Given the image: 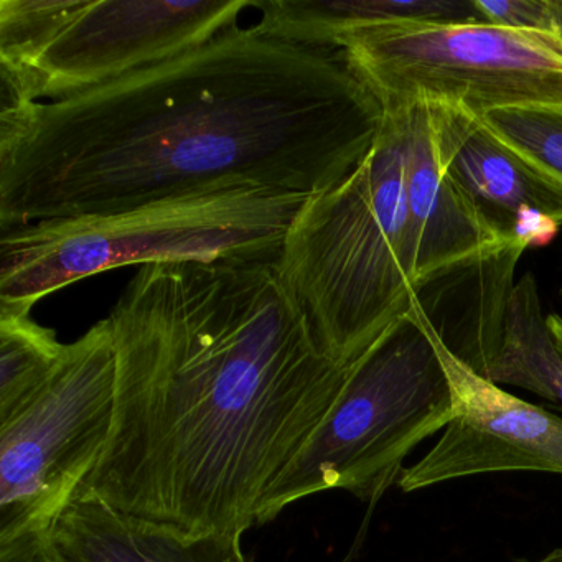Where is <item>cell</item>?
I'll return each mask as SVG.
<instances>
[{
  "instance_id": "cell-14",
  "label": "cell",
  "mask_w": 562,
  "mask_h": 562,
  "mask_svg": "<svg viewBox=\"0 0 562 562\" xmlns=\"http://www.w3.org/2000/svg\"><path fill=\"white\" fill-rule=\"evenodd\" d=\"M252 8L266 34L314 45L376 22H482L473 0H252Z\"/></svg>"
},
{
  "instance_id": "cell-3",
  "label": "cell",
  "mask_w": 562,
  "mask_h": 562,
  "mask_svg": "<svg viewBox=\"0 0 562 562\" xmlns=\"http://www.w3.org/2000/svg\"><path fill=\"white\" fill-rule=\"evenodd\" d=\"M279 268L318 344L341 364L357 361L411 311L406 156L397 111H386L361 166L308 200L285 238Z\"/></svg>"
},
{
  "instance_id": "cell-21",
  "label": "cell",
  "mask_w": 562,
  "mask_h": 562,
  "mask_svg": "<svg viewBox=\"0 0 562 562\" xmlns=\"http://www.w3.org/2000/svg\"><path fill=\"white\" fill-rule=\"evenodd\" d=\"M552 22H554L555 37L562 44V0H549Z\"/></svg>"
},
{
  "instance_id": "cell-11",
  "label": "cell",
  "mask_w": 562,
  "mask_h": 562,
  "mask_svg": "<svg viewBox=\"0 0 562 562\" xmlns=\"http://www.w3.org/2000/svg\"><path fill=\"white\" fill-rule=\"evenodd\" d=\"M401 114L406 156L407 259L411 288L512 243L449 176L432 111L414 104Z\"/></svg>"
},
{
  "instance_id": "cell-18",
  "label": "cell",
  "mask_w": 562,
  "mask_h": 562,
  "mask_svg": "<svg viewBox=\"0 0 562 562\" xmlns=\"http://www.w3.org/2000/svg\"><path fill=\"white\" fill-rule=\"evenodd\" d=\"M479 120L496 139L562 183V111H495Z\"/></svg>"
},
{
  "instance_id": "cell-7",
  "label": "cell",
  "mask_w": 562,
  "mask_h": 562,
  "mask_svg": "<svg viewBox=\"0 0 562 562\" xmlns=\"http://www.w3.org/2000/svg\"><path fill=\"white\" fill-rule=\"evenodd\" d=\"M116 409L110 318L67 345L57 370L0 423V541L50 531L100 462Z\"/></svg>"
},
{
  "instance_id": "cell-15",
  "label": "cell",
  "mask_w": 562,
  "mask_h": 562,
  "mask_svg": "<svg viewBox=\"0 0 562 562\" xmlns=\"http://www.w3.org/2000/svg\"><path fill=\"white\" fill-rule=\"evenodd\" d=\"M475 373L562 407V353L542 312L538 282L529 272L516 282L502 338Z\"/></svg>"
},
{
  "instance_id": "cell-4",
  "label": "cell",
  "mask_w": 562,
  "mask_h": 562,
  "mask_svg": "<svg viewBox=\"0 0 562 562\" xmlns=\"http://www.w3.org/2000/svg\"><path fill=\"white\" fill-rule=\"evenodd\" d=\"M311 199L225 190L9 229L0 233V305L31 312L45 295L123 266L281 252Z\"/></svg>"
},
{
  "instance_id": "cell-8",
  "label": "cell",
  "mask_w": 562,
  "mask_h": 562,
  "mask_svg": "<svg viewBox=\"0 0 562 562\" xmlns=\"http://www.w3.org/2000/svg\"><path fill=\"white\" fill-rule=\"evenodd\" d=\"M252 0H81L24 67L0 71L2 101H55L209 44Z\"/></svg>"
},
{
  "instance_id": "cell-9",
  "label": "cell",
  "mask_w": 562,
  "mask_h": 562,
  "mask_svg": "<svg viewBox=\"0 0 562 562\" xmlns=\"http://www.w3.org/2000/svg\"><path fill=\"white\" fill-rule=\"evenodd\" d=\"M419 312L452 387V419L436 446L404 470L397 486L416 492L496 472L562 475V419L476 374L440 340Z\"/></svg>"
},
{
  "instance_id": "cell-19",
  "label": "cell",
  "mask_w": 562,
  "mask_h": 562,
  "mask_svg": "<svg viewBox=\"0 0 562 562\" xmlns=\"http://www.w3.org/2000/svg\"><path fill=\"white\" fill-rule=\"evenodd\" d=\"M485 24L528 34L554 35L549 0H473Z\"/></svg>"
},
{
  "instance_id": "cell-5",
  "label": "cell",
  "mask_w": 562,
  "mask_h": 562,
  "mask_svg": "<svg viewBox=\"0 0 562 562\" xmlns=\"http://www.w3.org/2000/svg\"><path fill=\"white\" fill-rule=\"evenodd\" d=\"M452 413L449 378L413 305L351 363L330 413L266 493L256 525L327 490L373 505L400 482L413 449L446 429Z\"/></svg>"
},
{
  "instance_id": "cell-13",
  "label": "cell",
  "mask_w": 562,
  "mask_h": 562,
  "mask_svg": "<svg viewBox=\"0 0 562 562\" xmlns=\"http://www.w3.org/2000/svg\"><path fill=\"white\" fill-rule=\"evenodd\" d=\"M52 535L71 562H249L243 536H187L93 499H74Z\"/></svg>"
},
{
  "instance_id": "cell-23",
  "label": "cell",
  "mask_w": 562,
  "mask_h": 562,
  "mask_svg": "<svg viewBox=\"0 0 562 562\" xmlns=\"http://www.w3.org/2000/svg\"><path fill=\"white\" fill-rule=\"evenodd\" d=\"M519 562H562V548L554 549V551L548 552V554L541 555V558L532 559V561L522 559Z\"/></svg>"
},
{
  "instance_id": "cell-22",
  "label": "cell",
  "mask_w": 562,
  "mask_h": 562,
  "mask_svg": "<svg viewBox=\"0 0 562 562\" xmlns=\"http://www.w3.org/2000/svg\"><path fill=\"white\" fill-rule=\"evenodd\" d=\"M549 330H551L552 337H554L555 344H558L559 350L562 353V317L559 315H548Z\"/></svg>"
},
{
  "instance_id": "cell-10",
  "label": "cell",
  "mask_w": 562,
  "mask_h": 562,
  "mask_svg": "<svg viewBox=\"0 0 562 562\" xmlns=\"http://www.w3.org/2000/svg\"><path fill=\"white\" fill-rule=\"evenodd\" d=\"M427 106L447 172L463 192L506 235L528 248L548 245L562 226V183L496 139L479 117Z\"/></svg>"
},
{
  "instance_id": "cell-2",
  "label": "cell",
  "mask_w": 562,
  "mask_h": 562,
  "mask_svg": "<svg viewBox=\"0 0 562 562\" xmlns=\"http://www.w3.org/2000/svg\"><path fill=\"white\" fill-rule=\"evenodd\" d=\"M386 110L335 45L232 27L55 101H0V232L236 189L317 196Z\"/></svg>"
},
{
  "instance_id": "cell-6",
  "label": "cell",
  "mask_w": 562,
  "mask_h": 562,
  "mask_svg": "<svg viewBox=\"0 0 562 562\" xmlns=\"http://www.w3.org/2000/svg\"><path fill=\"white\" fill-rule=\"evenodd\" d=\"M331 45L347 52L386 111H562V44L554 35L485 22H376L347 29Z\"/></svg>"
},
{
  "instance_id": "cell-20",
  "label": "cell",
  "mask_w": 562,
  "mask_h": 562,
  "mask_svg": "<svg viewBox=\"0 0 562 562\" xmlns=\"http://www.w3.org/2000/svg\"><path fill=\"white\" fill-rule=\"evenodd\" d=\"M0 562H71L50 531L31 532L0 541Z\"/></svg>"
},
{
  "instance_id": "cell-16",
  "label": "cell",
  "mask_w": 562,
  "mask_h": 562,
  "mask_svg": "<svg viewBox=\"0 0 562 562\" xmlns=\"http://www.w3.org/2000/svg\"><path fill=\"white\" fill-rule=\"evenodd\" d=\"M67 345L31 312L0 305V423L14 416L54 374Z\"/></svg>"
},
{
  "instance_id": "cell-12",
  "label": "cell",
  "mask_w": 562,
  "mask_h": 562,
  "mask_svg": "<svg viewBox=\"0 0 562 562\" xmlns=\"http://www.w3.org/2000/svg\"><path fill=\"white\" fill-rule=\"evenodd\" d=\"M528 245L521 239L476 256L413 288V302L442 344L476 371L505 330L516 265Z\"/></svg>"
},
{
  "instance_id": "cell-17",
  "label": "cell",
  "mask_w": 562,
  "mask_h": 562,
  "mask_svg": "<svg viewBox=\"0 0 562 562\" xmlns=\"http://www.w3.org/2000/svg\"><path fill=\"white\" fill-rule=\"evenodd\" d=\"M80 5L81 0H0V71L29 64Z\"/></svg>"
},
{
  "instance_id": "cell-1",
  "label": "cell",
  "mask_w": 562,
  "mask_h": 562,
  "mask_svg": "<svg viewBox=\"0 0 562 562\" xmlns=\"http://www.w3.org/2000/svg\"><path fill=\"white\" fill-rule=\"evenodd\" d=\"M281 252L140 266L111 311L116 409L75 499L187 536H243L351 364L318 344Z\"/></svg>"
}]
</instances>
